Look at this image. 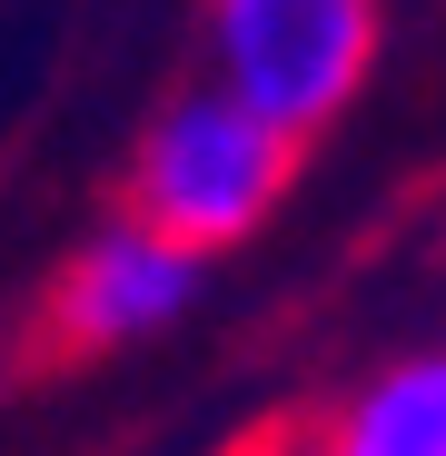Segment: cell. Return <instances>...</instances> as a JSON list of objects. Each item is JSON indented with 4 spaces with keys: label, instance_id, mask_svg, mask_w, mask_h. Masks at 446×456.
Returning a JSON list of instances; mask_svg holds the SVG:
<instances>
[{
    "label": "cell",
    "instance_id": "1",
    "mask_svg": "<svg viewBox=\"0 0 446 456\" xmlns=\"http://www.w3.org/2000/svg\"><path fill=\"white\" fill-rule=\"evenodd\" d=\"M297 149L268 110H248L239 90H179L159 119L139 129L129 149V179H119V208H139L149 228H169V239H189L199 258L258 239V228L278 218L288 179H297Z\"/></svg>",
    "mask_w": 446,
    "mask_h": 456
},
{
    "label": "cell",
    "instance_id": "2",
    "mask_svg": "<svg viewBox=\"0 0 446 456\" xmlns=\"http://www.w3.org/2000/svg\"><path fill=\"white\" fill-rule=\"evenodd\" d=\"M387 50V0H208V80L318 139Z\"/></svg>",
    "mask_w": 446,
    "mask_h": 456
},
{
    "label": "cell",
    "instance_id": "3",
    "mask_svg": "<svg viewBox=\"0 0 446 456\" xmlns=\"http://www.w3.org/2000/svg\"><path fill=\"white\" fill-rule=\"evenodd\" d=\"M199 278H208V258L189 239L119 208L60 258V278L40 297V357H109V347L159 338L199 308Z\"/></svg>",
    "mask_w": 446,
    "mask_h": 456
},
{
    "label": "cell",
    "instance_id": "4",
    "mask_svg": "<svg viewBox=\"0 0 446 456\" xmlns=\"http://www.w3.org/2000/svg\"><path fill=\"white\" fill-rule=\"evenodd\" d=\"M308 456H446V347H407L367 367L308 427Z\"/></svg>",
    "mask_w": 446,
    "mask_h": 456
}]
</instances>
